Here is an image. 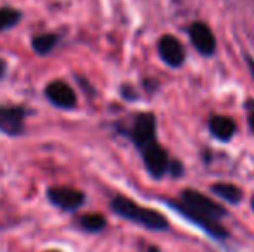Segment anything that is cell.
Listing matches in <instances>:
<instances>
[{
	"mask_svg": "<svg viewBox=\"0 0 254 252\" xmlns=\"http://www.w3.org/2000/svg\"><path fill=\"white\" fill-rule=\"evenodd\" d=\"M180 201L184 202V204H187L189 207L195 209L197 212H202V214L209 216V218H214V219H221L228 214L227 209H225L221 204H218L214 199L207 197V195H204L202 192H197L194 189L182 190Z\"/></svg>",
	"mask_w": 254,
	"mask_h": 252,
	"instance_id": "obj_4",
	"label": "cell"
},
{
	"mask_svg": "<svg viewBox=\"0 0 254 252\" xmlns=\"http://www.w3.org/2000/svg\"><path fill=\"white\" fill-rule=\"evenodd\" d=\"M156 125L157 119L152 112H140L131 119V125L127 128L118 126V130L123 135H127L131 142L135 144V147L140 149L147 147V145L154 144L156 140Z\"/></svg>",
	"mask_w": 254,
	"mask_h": 252,
	"instance_id": "obj_3",
	"label": "cell"
},
{
	"mask_svg": "<svg viewBox=\"0 0 254 252\" xmlns=\"http://www.w3.org/2000/svg\"><path fill=\"white\" fill-rule=\"evenodd\" d=\"M45 97L59 109H73L76 105V94L67 83L61 80L51 81L45 88Z\"/></svg>",
	"mask_w": 254,
	"mask_h": 252,
	"instance_id": "obj_10",
	"label": "cell"
},
{
	"mask_svg": "<svg viewBox=\"0 0 254 252\" xmlns=\"http://www.w3.org/2000/svg\"><path fill=\"white\" fill-rule=\"evenodd\" d=\"M121 95H123V99H127V101H138V94L130 85H123V87H121Z\"/></svg>",
	"mask_w": 254,
	"mask_h": 252,
	"instance_id": "obj_17",
	"label": "cell"
},
{
	"mask_svg": "<svg viewBox=\"0 0 254 252\" xmlns=\"http://www.w3.org/2000/svg\"><path fill=\"white\" fill-rule=\"evenodd\" d=\"M251 209L254 211V197H253V201H251Z\"/></svg>",
	"mask_w": 254,
	"mask_h": 252,
	"instance_id": "obj_22",
	"label": "cell"
},
{
	"mask_svg": "<svg viewBox=\"0 0 254 252\" xmlns=\"http://www.w3.org/2000/svg\"><path fill=\"white\" fill-rule=\"evenodd\" d=\"M211 194L220 197L221 201L228 202V204H239L244 197V192L242 189H239L237 185L234 183H227V182H218V183H213L209 187Z\"/></svg>",
	"mask_w": 254,
	"mask_h": 252,
	"instance_id": "obj_12",
	"label": "cell"
},
{
	"mask_svg": "<svg viewBox=\"0 0 254 252\" xmlns=\"http://www.w3.org/2000/svg\"><path fill=\"white\" fill-rule=\"evenodd\" d=\"M26 111L16 105H0V131L10 137H17L24 131Z\"/></svg>",
	"mask_w": 254,
	"mask_h": 252,
	"instance_id": "obj_9",
	"label": "cell"
},
{
	"mask_svg": "<svg viewBox=\"0 0 254 252\" xmlns=\"http://www.w3.org/2000/svg\"><path fill=\"white\" fill-rule=\"evenodd\" d=\"M49 252H57V251H49Z\"/></svg>",
	"mask_w": 254,
	"mask_h": 252,
	"instance_id": "obj_23",
	"label": "cell"
},
{
	"mask_svg": "<svg viewBox=\"0 0 254 252\" xmlns=\"http://www.w3.org/2000/svg\"><path fill=\"white\" fill-rule=\"evenodd\" d=\"M157 54H159L161 61L166 66L178 69L184 66L185 62V49L182 42L173 35H164L157 42Z\"/></svg>",
	"mask_w": 254,
	"mask_h": 252,
	"instance_id": "obj_6",
	"label": "cell"
},
{
	"mask_svg": "<svg viewBox=\"0 0 254 252\" xmlns=\"http://www.w3.org/2000/svg\"><path fill=\"white\" fill-rule=\"evenodd\" d=\"M168 173H170L171 178H180V176L184 175V164H182L178 159H171L170 168H168Z\"/></svg>",
	"mask_w": 254,
	"mask_h": 252,
	"instance_id": "obj_16",
	"label": "cell"
},
{
	"mask_svg": "<svg viewBox=\"0 0 254 252\" xmlns=\"http://www.w3.org/2000/svg\"><path fill=\"white\" fill-rule=\"evenodd\" d=\"M147 252H161V251L157 249V247H154V246H152V247H149V251H147Z\"/></svg>",
	"mask_w": 254,
	"mask_h": 252,
	"instance_id": "obj_21",
	"label": "cell"
},
{
	"mask_svg": "<svg viewBox=\"0 0 254 252\" xmlns=\"http://www.w3.org/2000/svg\"><path fill=\"white\" fill-rule=\"evenodd\" d=\"M3 73H5V62H3L2 59H0V78L3 76Z\"/></svg>",
	"mask_w": 254,
	"mask_h": 252,
	"instance_id": "obj_20",
	"label": "cell"
},
{
	"mask_svg": "<svg viewBox=\"0 0 254 252\" xmlns=\"http://www.w3.org/2000/svg\"><path fill=\"white\" fill-rule=\"evenodd\" d=\"M21 17H23L21 10L12 9V7H2L0 9V31L14 28L21 21Z\"/></svg>",
	"mask_w": 254,
	"mask_h": 252,
	"instance_id": "obj_15",
	"label": "cell"
},
{
	"mask_svg": "<svg viewBox=\"0 0 254 252\" xmlns=\"http://www.w3.org/2000/svg\"><path fill=\"white\" fill-rule=\"evenodd\" d=\"M140 155H142V161H144V164H145V169H147V173L152 176V178L161 180L168 173L171 159L168 157V152L164 151L157 142H154V144L147 145V147L140 149Z\"/></svg>",
	"mask_w": 254,
	"mask_h": 252,
	"instance_id": "obj_5",
	"label": "cell"
},
{
	"mask_svg": "<svg viewBox=\"0 0 254 252\" xmlns=\"http://www.w3.org/2000/svg\"><path fill=\"white\" fill-rule=\"evenodd\" d=\"M189 37H190L194 49L204 57H211L216 52V37H214L213 30L206 23H202V21L190 24Z\"/></svg>",
	"mask_w": 254,
	"mask_h": 252,
	"instance_id": "obj_7",
	"label": "cell"
},
{
	"mask_svg": "<svg viewBox=\"0 0 254 252\" xmlns=\"http://www.w3.org/2000/svg\"><path fill=\"white\" fill-rule=\"evenodd\" d=\"M164 204L170 205L171 209H175L178 214H182L185 219H189L192 225H195L197 228H201L206 235L211 237V239L223 240V239H227V237H228V230L225 228L223 225H220V221H218V219L209 218V216L202 214V212H197L195 209L189 207V205L184 204L182 201L166 199V201H164Z\"/></svg>",
	"mask_w": 254,
	"mask_h": 252,
	"instance_id": "obj_2",
	"label": "cell"
},
{
	"mask_svg": "<svg viewBox=\"0 0 254 252\" xmlns=\"http://www.w3.org/2000/svg\"><path fill=\"white\" fill-rule=\"evenodd\" d=\"M47 197L54 205L64 209V211H74L81 207L85 202V194L74 190L71 187H52L47 190Z\"/></svg>",
	"mask_w": 254,
	"mask_h": 252,
	"instance_id": "obj_8",
	"label": "cell"
},
{
	"mask_svg": "<svg viewBox=\"0 0 254 252\" xmlns=\"http://www.w3.org/2000/svg\"><path fill=\"white\" fill-rule=\"evenodd\" d=\"M209 133L220 142H230L237 133V123L230 116L214 114L209 118Z\"/></svg>",
	"mask_w": 254,
	"mask_h": 252,
	"instance_id": "obj_11",
	"label": "cell"
},
{
	"mask_svg": "<svg viewBox=\"0 0 254 252\" xmlns=\"http://www.w3.org/2000/svg\"><path fill=\"white\" fill-rule=\"evenodd\" d=\"M57 42H59V35L56 33H42L33 37L31 40V47L38 55H47L49 52H52L56 49Z\"/></svg>",
	"mask_w": 254,
	"mask_h": 252,
	"instance_id": "obj_13",
	"label": "cell"
},
{
	"mask_svg": "<svg viewBox=\"0 0 254 252\" xmlns=\"http://www.w3.org/2000/svg\"><path fill=\"white\" fill-rule=\"evenodd\" d=\"M246 62H248V67H249V71H251V76H253V80H254V61L251 57H246Z\"/></svg>",
	"mask_w": 254,
	"mask_h": 252,
	"instance_id": "obj_19",
	"label": "cell"
},
{
	"mask_svg": "<svg viewBox=\"0 0 254 252\" xmlns=\"http://www.w3.org/2000/svg\"><path fill=\"white\" fill-rule=\"evenodd\" d=\"M106 218L102 214H97V212H92V214H85L80 218V226L83 230L90 233H97V232H102L106 228Z\"/></svg>",
	"mask_w": 254,
	"mask_h": 252,
	"instance_id": "obj_14",
	"label": "cell"
},
{
	"mask_svg": "<svg viewBox=\"0 0 254 252\" xmlns=\"http://www.w3.org/2000/svg\"><path fill=\"white\" fill-rule=\"evenodd\" d=\"M248 123L251 131L254 133V102H249L248 104Z\"/></svg>",
	"mask_w": 254,
	"mask_h": 252,
	"instance_id": "obj_18",
	"label": "cell"
},
{
	"mask_svg": "<svg viewBox=\"0 0 254 252\" xmlns=\"http://www.w3.org/2000/svg\"><path fill=\"white\" fill-rule=\"evenodd\" d=\"M111 211L118 214L120 218L128 219V221L140 225L152 232H164L170 228V223L161 212L154 211L149 207H142L137 202L130 201V199L123 197V195H116L111 201Z\"/></svg>",
	"mask_w": 254,
	"mask_h": 252,
	"instance_id": "obj_1",
	"label": "cell"
}]
</instances>
